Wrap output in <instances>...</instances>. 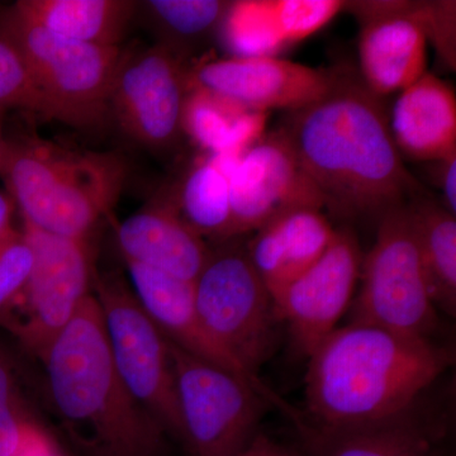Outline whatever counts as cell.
<instances>
[{"mask_svg": "<svg viewBox=\"0 0 456 456\" xmlns=\"http://www.w3.org/2000/svg\"><path fill=\"white\" fill-rule=\"evenodd\" d=\"M281 130L338 220L378 222L425 194L395 146L383 98L353 69H338L331 89L290 112Z\"/></svg>", "mask_w": 456, "mask_h": 456, "instance_id": "obj_1", "label": "cell"}, {"mask_svg": "<svg viewBox=\"0 0 456 456\" xmlns=\"http://www.w3.org/2000/svg\"><path fill=\"white\" fill-rule=\"evenodd\" d=\"M454 364V347L436 338L346 323L308 358L302 419L327 430L377 424L416 403Z\"/></svg>", "mask_w": 456, "mask_h": 456, "instance_id": "obj_2", "label": "cell"}, {"mask_svg": "<svg viewBox=\"0 0 456 456\" xmlns=\"http://www.w3.org/2000/svg\"><path fill=\"white\" fill-rule=\"evenodd\" d=\"M53 416L75 456H170V437L123 386L95 297L41 360Z\"/></svg>", "mask_w": 456, "mask_h": 456, "instance_id": "obj_3", "label": "cell"}, {"mask_svg": "<svg viewBox=\"0 0 456 456\" xmlns=\"http://www.w3.org/2000/svg\"><path fill=\"white\" fill-rule=\"evenodd\" d=\"M127 176V163L117 152L35 134L5 136L0 152V178L23 222L69 239L89 241L118 202Z\"/></svg>", "mask_w": 456, "mask_h": 456, "instance_id": "obj_4", "label": "cell"}, {"mask_svg": "<svg viewBox=\"0 0 456 456\" xmlns=\"http://www.w3.org/2000/svg\"><path fill=\"white\" fill-rule=\"evenodd\" d=\"M242 237L218 241L193 281L194 302L209 335L244 367L260 369L277 351L274 299L257 274Z\"/></svg>", "mask_w": 456, "mask_h": 456, "instance_id": "obj_5", "label": "cell"}, {"mask_svg": "<svg viewBox=\"0 0 456 456\" xmlns=\"http://www.w3.org/2000/svg\"><path fill=\"white\" fill-rule=\"evenodd\" d=\"M360 281L349 323L436 338L440 314L426 281L408 202L378 220L374 244L362 256Z\"/></svg>", "mask_w": 456, "mask_h": 456, "instance_id": "obj_6", "label": "cell"}, {"mask_svg": "<svg viewBox=\"0 0 456 456\" xmlns=\"http://www.w3.org/2000/svg\"><path fill=\"white\" fill-rule=\"evenodd\" d=\"M0 18L25 53L51 121L86 128L95 127L110 116V93L122 56L119 46L60 37L12 7Z\"/></svg>", "mask_w": 456, "mask_h": 456, "instance_id": "obj_7", "label": "cell"}, {"mask_svg": "<svg viewBox=\"0 0 456 456\" xmlns=\"http://www.w3.org/2000/svg\"><path fill=\"white\" fill-rule=\"evenodd\" d=\"M95 297L119 379L173 443L183 444L169 342L118 275H94Z\"/></svg>", "mask_w": 456, "mask_h": 456, "instance_id": "obj_8", "label": "cell"}, {"mask_svg": "<svg viewBox=\"0 0 456 456\" xmlns=\"http://www.w3.org/2000/svg\"><path fill=\"white\" fill-rule=\"evenodd\" d=\"M22 231L33 251L31 274L11 307L0 314V323L41 362L92 296L94 268L86 240L53 235L25 222Z\"/></svg>", "mask_w": 456, "mask_h": 456, "instance_id": "obj_9", "label": "cell"}, {"mask_svg": "<svg viewBox=\"0 0 456 456\" xmlns=\"http://www.w3.org/2000/svg\"><path fill=\"white\" fill-rule=\"evenodd\" d=\"M169 342L188 456H237L273 406L251 384Z\"/></svg>", "mask_w": 456, "mask_h": 456, "instance_id": "obj_10", "label": "cell"}, {"mask_svg": "<svg viewBox=\"0 0 456 456\" xmlns=\"http://www.w3.org/2000/svg\"><path fill=\"white\" fill-rule=\"evenodd\" d=\"M188 68L169 47L123 53L110 93V110L121 130L146 149L164 151L182 137Z\"/></svg>", "mask_w": 456, "mask_h": 456, "instance_id": "obj_11", "label": "cell"}, {"mask_svg": "<svg viewBox=\"0 0 456 456\" xmlns=\"http://www.w3.org/2000/svg\"><path fill=\"white\" fill-rule=\"evenodd\" d=\"M358 236L336 228L325 254L274 299L279 322L287 327L297 355L308 359L349 312L362 263Z\"/></svg>", "mask_w": 456, "mask_h": 456, "instance_id": "obj_12", "label": "cell"}, {"mask_svg": "<svg viewBox=\"0 0 456 456\" xmlns=\"http://www.w3.org/2000/svg\"><path fill=\"white\" fill-rule=\"evenodd\" d=\"M435 387L391 419L345 430L308 424L297 408L288 419L298 437L297 449L302 456H448L452 393L436 395Z\"/></svg>", "mask_w": 456, "mask_h": 456, "instance_id": "obj_13", "label": "cell"}, {"mask_svg": "<svg viewBox=\"0 0 456 456\" xmlns=\"http://www.w3.org/2000/svg\"><path fill=\"white\" fill-rule=\"evenodd\" d=\"M232 237L256 232L297 209L325 208L285 132H270L240 158L230 175Z\"/></svg>", "mask_w": 456, "mask_h": 456, "instance_id": "obj_14", "label": "cell"}, {"mask_svg": "<svg viewBox=\"0 0 456 456\" xmlns=\"http://www.w3.org/2000/svg\"><path fill=\"white\" fill-rule=\"evenodd\" d=\"M338 69H318L277 56L203 60L188 68V86L206 89L248 110L294 112L331 89Z\"/></svg>", "mask_w": 456, "mask_h": 456, "instance_id": "obj_15", "label": "cell"}, {"mask_svg": "<svg viewBox=\"0 0 456 456\" xmlns=\"http://www.w3.org/2000/svg\"><path fill=\"white\" fill-rule=\"evenodd\" d=\"M359 20L360 77L380 98L402 92L426 73L428 35L419 2H347Z\"/></svg>", "mask_w": 456, "mask_h": 456, "instance_id": "obj_16", "label": "cell"}, {"mask_svg": "<svg viewBox=\"0 0 456 456\" xmlns=\"http://www.w3.org/2000/svg\"><path fill=\"white\" fill-rule=\"evenodd\" d=\"M123 261L127 266L134 296L167 341L198 359L236 374L251 384L274 410L285 417L290 415L293 404L260 375L244 367L207 331L194 302L193 283L134 261Z\"/></svg>", "mask_w": 456, "mask_h": 456, "instance_id": "obj_17", "label": "cell"}, {"mask_svg": "<svg viewBox=\"0 0 456 456\" xmlns=\"http://www.w3.org/2000/svg\"><path fill=\"white\" fill-rule=\"evenodd\" d=\"M342 0H239L220 27L232 56H277L307 40L345 11Z\"/></svg>", "mask_w": 456, "mask_h": 456, "instance_id": "obj_18", "label": "cell"}, {"mask_svg": "<svg viewBox=\"0 0 456 456\" xmlns=\"http://www.w3.org/2000/svg\"><path fill=\"white\" fill-rule=\"evenodd\" d=\"M117 244L125 260L196 281L211 248L198 235L176 206L175 193L160 194L116 227Z\"/></svg>", "mask_w": 456, "mask_h": 456, "instance_id": "obj_19", "label": "cell"}, {"mask_svg": "<svg viewBox=\"0 0 456 456\" xmlns=\"http://www.w3.org/2000/svg\"><path fill=\"white\" fill-rule=\"evenodd\" d=\"M336 228L320 209H297L269 222L246 241L248 256L273 299L327 250Z\"/></svg>", "mask_w": 456, "mask_h": 456, "instance_id": "obj_20", "label": "cell"}, {"mask_svg": "<svg viewBox=\"0 0 456 456\" xmlns=\"http://www.w3.org/2000/svg\"><path fill=\"white\" fill-rule=\"evenodd\" d=\"M388 116L401 155L419 161H440L456 152L455 92L436 75L426 71L399 92Z\"/></svg>", "mask_w": 456, "mask_h": 456, "instance_id": "obj_21", "label": "cell"}, {"mask_svg": "<svg viewBox=\"0 0 456 456\" xmlns=\"http://www.w3.org/2000/svg\"><path fill=\"white\" fill-rule=\"evenodd\" d=\"M268 113L248 110L206 89L189 86L183 113V132L207 154L230 161L265 134Z\"/></svg>", "mask_w": 456, "mask_h": 456, "instance_id": "obj_22", "label": "cell"}, {"mask_svg": "<svg viewBox=\"0 0 456 456\" xmlns=\"http://www.w3.org/2000/svg\"><path fill=\"white\" fill-rule=\"evenodd\" d=\"M137 4L130 0H20L12 8L60 37L118 46Z\"/></svg>", "mask_w": 456, "mask_h": 456, "instance_id": "obj_23", "label": "cell"}, {"mask_svg": "<svg viewBox=\"0 0 456 456\" xmlns=\"http://www.w3.org/2000/svg\"><path fill=\"white\" fill-rule=\"evenodd\" d=\"M426 281L437 311L456 314V216L421 194L408 202Z\"/></svg>", "mask_w": 456, "mask_h": 456, "instance_id": "obj_24", "label": "cell"}, {"mask_svg": "<svg viewBox=\"0 0 456 456\" xmlns=\"http://www.w3.org/2000/svg\"><path fill=\"white\" fill-rule=\"evenodd\" d=\"M235 165L207 154L188 170L175 191L180 215L203 239L217 242L232 239L230 175Z\"/></svg>", "mask_w": 456, "mask_h": 456, "instance_id": "obj_25", "label": "cell"}, {"mask_svg": "<svg viewBox=\"0 0 456 456\" xmlns=\"http://www.w3.org/2000/svg\"><path fill=\"white\" fill-rule=\"evenodd\" d=\"M230 4L224 0H150L145 7L163 33L161 45L184 59L185 50L220 29Z\"/></svg>", "mask_w": 456, "mask_h": 456, "instance_id": "obj_26", "label": "cell"}, {"mask_svg": "<svg viewBox=\"0 0 456 456\" xmlns=\"http://www.w3.org/2000/svg\"><path fill=\"white\" fill-rule=\"evenodd\" d=\"M8 110H22L51 121L25 53L0 18V113Z\"/></svg>", "mask_w": 456, "mask_h": 456, "instance_id": "obj_27", "label": "cell"}, {"mask_svg": "<svg viewBox=\"0 0 456 456\" xmlns=\"http://www.w3.org/2000/svg\"><path fill=\"white\" fill-rule=\"evenodd\" d=\"M37 422L26 412L16 362L0 346V456H17Z\"/></svg>", "mask_w": 456, "mask_h": 456, "instance_id": "obj_28", "label": "cell"}, {"mask_svg": "<svg viewBox=\"0 0 456 456\" xmlns=\"http://www.w3.org/2000/svg\"><path fill=\"white\" fill-rule=\"evenodd\" d=\"M33 251L22 230L0 240V314L11 307L28 281Z\"/></svg>", "mask_w": 456, "mask_h": 456, "instance_id": "obj_29", "label": "cell"}, {"mask_svg": "<svg viewBox=\"0 0 456 456\" xmlns=\"http://www.w3.org/2000/svg\"><path fill=\"white\" fill-rule=\"evenodd\" d=\"M435 163L439 165L436 178L437 184L443 191V206L452 216H456V152Z\"/></svg>", "mask_w": 456, "mask_h": 456, "instance_id": "obj_30", "label": "cell"}, {"mask_svg": "<svg viewBox=\"0 0 456 456\" xmlns=\"http://www.w3.org/2000/svg\"><path fill=\"white\" fill-rule=\"evenodd\" d=\"M237 456H302L298 449L289 448L259 432L253 441Z\"/></svg>", "mask_w": 456, "mask_h": 456, "instance_id": "obj_31", "label": "cell"}, {"mask_svg": "<svg viewBox=\"0 0 456 456\" xmlns=\"http://www.w3.org/2000/svg\"><path fill=\"white\" fill-rule=\"evenodd\" d=\"M17 456H61V452H59L57 444L53 443V436L37 424Z\"/></svg>", "mask_w": 456, "mask_h": 456, "instance_id": "obj_32", "label": "cell"}, {"mask_svg": "<svg viewBox=\"0 0 456 456\" xmlns=\"http://www.w3.org/2000/svg\"><path fill=\"white\" fill-rule=\"evenodd\" d=\"M17 211L16 203L5 189H0V240L14 230L13 218Z\"/></svg>", "mask_w": 456, "mask_h": 456, "instance_id": "obj_33", "label": "cell"}, {"mask_svg": "<svg viewBox=\"0 0 456 456\" xmlns=\"http://www.w3.org/2000/svg\"><path fill=\"white\" fill-rule=\"evenodd\" d=\"M4 116L5 114L0 113V152H2L3 143H4L5 134H4Z\"/></svg>", "mask_w": 456, "mask_h": 456, "instance_id": "obj_34", "label": "cell"}]
</instances>
